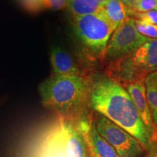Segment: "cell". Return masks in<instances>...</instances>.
Returning a JSON list of instances; mask_svg holds the SVG:
<instances>
[{
	"label": "cell",
	"mask_w": 157,
	"mask_h": 157,
	"mask_svg": "<svg viewBox=\"0 0 157 157\" xmlns=\"http://www.w3.org/2000/svg\"><path fill=\"white\" fill-rule=\"evenodd\" d=\"M96 130L121 157H140L144 146L135 137L101 113L93 111Z\"/></svg>",
	"instance_id": "cell-5"
},
{
	"label": "cell",
	"mask_w": 157,
	"mask_h": 157,
	"mask_svg": "<svg viewBox=\"0 0 157 157\" xmlns=\"http://www.w3.org/2000/svg\"><path fill=\"white\" fill-rule=\"evenodd\" d=\"M36 157H69L59 118L41 140Z\"/></svg>",
	"instance_id": "cell-7"
},
{
	"label": "cell",
	"mask_w": 157,
	"mask_h": 157,
	"mask_svg": "<svg viewBox=\"0 0 157 157\" xmlns=\"http://www.w3.org/2000/svg\"><path fill=\"white\" fill-rule=\"evenodd\" d=\"M135 13H146L157 10V0H135Z\"/></svg>",
	"instance_id": "cell-16"
},
{
	"label": "cell",
	"mask_w": 157,
	"mask_h": 157,
	"mask_svg": "<svg viewBox=\"0 0 157 157\" xmlns=\"http://www.w3.org/2000/svg\"><path fill=\"white\" fill-rule=\"evenodd\" d=\"M90 106L130 133L145 148L150 143V133L129 94L120 83L106 74L91 78Z\"/></svg>",
	"instance_id": "cell-1"
},
{
	"label": "cell",
	"mask_w": 157,
	"mask_h": 157,
	"mask_svg": "<svg viewBox=\"0 0 157 157\" xmlns=\"http://www.w3.org/2000/svg\"><path fill=\"white\" fill-rule=\"evenodd\" d=\"M137 30L135 18L129 17L117 26L111 36L105 50V59L109 62L136 50L148 40Z\"/></svg>",
	"instance_id": "cell-6"
},
{
	"label": "cell",
	"mask_w": 157,
	"mask_h": 157,
	"mask_svg": "<svg viewBox=\"0 0 157 157\" xmlns=\"http://www.w3.org/2000/svg\"><path fill=\"white\" fill-rule=\"evenodd\" d=\"M82 126V125H81ZM86 139V138H85ZM87 141V146H88V149H89V153H90V157H97L96 156V155L95 154V152H94L93 148H92L91 145L90 144V143L88 142V141L86 140Z\"/></svg>",
	"instance_id": "cell-21"
},
{
	"label": "cell",
	"mask_w": 157,
	"mask_h": 157,
	"mask_svg": "<svg viewBox=\"0 0 157 157\" xmlns=\"http://www.w3.org/2000/svg\"><path fill=\"white\" fill-rule=\"evenodd\" d=\"M127 93L129 94L131 98L140 114L141 119L148 132L151 135L154 129L151 113L148 103L146 96L145 80H137L121 84Z\"/></svg>",
	"instance_id": "cell-8"
},
{
	"label": "cell",
	"mask_w": 157,
	"mask_h": 157,
	"mask_svg": "<svg viewBox=\"0 0 157 157\" xmlns=\"http://www.w3.org/2000/svg\"><path fill=\"white\" fill-rule=\"evenodd\" d=\"M148 151L146 157H157V143L151 141L150 143L146 147Z\"/></svg>",
	"instance_id": "cell-19"
},
{
	"label": "cell",
	"mask_w": 157,
	"mask_h": 157,
	"mask_svg": "<svg viewBox=\"0 0 157 157\" xmlns=\"http://www.w3.org/2000/svg\"><path fill=\"white\" fill-rule=\"evenodd\" d=\"M107 0H67L68 10L72 17L95 14L103 11Z\"/></svg>",
	"instance_id": "cell-11"
},
{
	"label": "cell",
	"mask_w": 157,
	"mask_h": 157,
	"mask_svg": "<svg viewBox=\"0 0 157 157\" xmlns=\"http://www.w3.org/2000/svg\"><path fill=\"white\" fill-rule=\"evenodd\" d=\"M91 78L86 76L52 74L39 86L42 105L59 117L79 121L90 113Z\"/></svg>",
	"instance_id": "cell-2"
},
{
	"label": "cell",
	"mask_w": 157,
	"mask_h": 157,
	"mask_svg": "<svg viewBox=\"0 0 157 157\" xmlns=\"http://www.w3.org/2000/svg\"><path fill=\"white\" fill-rule=\"evenodd\" d=\"M86 140L90 143L97 157H121L105 139L98 134L93 119V113L80 120Z\"/></svg>",
	"instance_id": "cell-9"
},
{
	"label": "cell",
	"mask_w": 157,
	"mask_h": 157,
	"mask_svg": "<svg viewBox=\"0 0 157 157\" xmlns=\"http://www.w3.org/2000/svg\"><path fill=\"white\" fill-rule=\"evenodd\" d=\"M151 141L157 143V125H154L153 132L151 135Z\"/></svg>",
	"instance_id": "cell-20"
},
{
	"label": "cell",
	"mask_w": 157,
	"mask_h": 157,
	"mask_svg": "<svg viewBox=\"0 0 157 157\" xmlns=\"http://www.w3.org/2000/svg\"><path fill=\"white\" fill-rule=\"evenodd\" d=\"M50 4V9L61 10L66 7L67 0H49Z\"/></svg>",
	"instance_id": "cell-18"
},
{
	"label": "cell",
	"mask_w": 157,
	"mask_h": 157,
	"mask_svg": "<svg viewBox=\"0 0 157 157\" xmlns=\"http://www.w3.org/2000/svg\"><path fill=\"white\" fill-rule=\"evenodd\" d=\"M103 13L117 28L129 16L128 10L122 0H107L104 5Z\"/></svg>",
	"instance_id": "cell-12"
},
{
	"label": "cell",
	"mask_w": 157,
	"mask_h": 157,
	"mask_svg": "<svg viewBox=\"0 0 157 157\" xmlns=\"http://www.w3.org/2000/svg\"><path fill=\"white\" fill-rule=\"evenodd\" d=\"M52 74L57 76H85L71 56L60 47H53L50 52Z\"/></svg>",
	"instance_id": "cell-10"
},
{
	"label": "cell",
	"mask_w": 157,
	"mask_h": 157,
	"mask_svg": "<svg viewBox=\"0 0 157 157\" xmlns=\"http://www.w3.org/2000/svg\"><path fill=\"white\" fill-rule=\"evenodd\" d=\"M23 8L29 12L36 13L45 9H50L49 0H17Z\"/></svg>",
	"instance_id": "cell-15"
},
{
	"label": "cell",
	"mask_w": 157,
	"mask_h": 157,
	"mask_svg": "<svg viewBox=\"0 0 157 157\" xmlns=\"http://www.w3.org/2000/svg\"><path fill=\"white\" fill-rule=\"evenodd\" d=\"M72 26L76 40L87 58L104 60L108 43L117 27L108 20L103 11L73 17Z\"/></svg>",
	"instance_id": "cell-3"
},
{
	"label": "cell",
	"mask_w": 157,
	"mask_h": 157,
	"mask_svg": "<svg viewBox=\"0 0 157 157\" xmlns=\"http://www.w3.org/2000/svg\"><path fill=\"white\" fill-rule=\"evenodd\" d=\"M145 85L153 123L157 125V71L146 76Z\"/></svg>",
	"instance_id": "cell-13"
},
{
	"label": "cell",
	"mask_w": 157,
	"mask_h": 157,
	"mask_svg": "<svg viewBox=\"0 0 157 157\" xmlns=\"http://www.w3.org/2000/svg\"><path fill=\"white\" fill-rule=\"evenodd\" d=\"M157 71V39H150L138 48L109 62L106 75L121 84L145 80Z\"/></svg>",
	"instance_id": "cell-4"
},
{
	"label": "cell",
	"mask_w": 157,
	"mask_h": 157,
	"mask_svg": "<svg viewBox=\"0 0 157 157\" xmlns=\"http://www.w3.org/2000/svg\"><path fill=\"white\" fill-rule=\"evenodd\" d=\"M137 19L157 25V10H151L146 13H135L134 15Z\"/></svg>",
	"instance_id": "cell-17"
},
{
	"label": "cell",
	"mask_w": 157,
	"mask_h": 157,
	"mask_svg": "<svg viewBox=\"0 0 157 157\" xmlns=\"http://www.w3.org/2000/svg\"><path fill=\"white\" fill-rule=\"evenodd\" d=\"M135 26L138 32L148 39H157V25L135 18Z\"/></svg>",
	"instance_id": "cell-14"
}]
</instances>
